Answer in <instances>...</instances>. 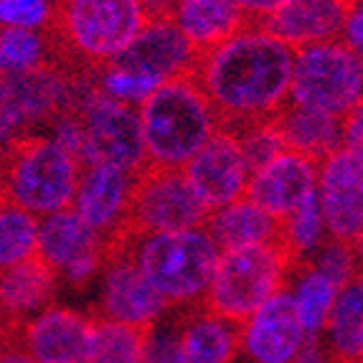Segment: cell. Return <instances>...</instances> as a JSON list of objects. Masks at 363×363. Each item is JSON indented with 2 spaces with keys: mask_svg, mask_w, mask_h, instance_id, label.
<instances>
[{
  "mask_svg": "<svg viewBox=\"0 0 363 363\" xmlns=\"http://www.w3.org/2000/svg\"><path fill=\"white\" fill-rule=\"evenodd\" d=\"M36 252L56 274L82 285L102 269V249L97 234L77 216L74 208L43 216L38 224Z\"/></svg>",
  "mask_w": 363,
  "mask_h": 363,
  "instance_id": "cell-15",
  "label": "cell"
},
{
  "mask_svg": "<svg viewBox=\"0 0 363 363\" xmlns=\"http://www.w3.org/2000/svg\"><path fill=\"white\" fill-rule=\"evenodd\" d=\"M295 282V310H297V318L303 323V330L305 335H318L320 333V328L325 325V318L330 313V305H333L335 295V285L325 274H320L310 264L308 259H297L295 264L290 267V274H287V285ZM285 285V287H287Z\"/></svg>",
  "mask_w": 363,
  "mask_h": 363,
  "instance_id": "cell-26",
  "label": "cell"
},
{
  "mask_svg": "<svg viewBox=\"0 0 363 363\" xmlns=\"http://www.w3.org/2000/svg\"><path fill=\"white\" fill-rule=\"evenodd\" d=\"M199 59L201 54L183 38L173 18H150L128 49L107 64L122 72L165 82L183 74H194Z\"/></svg>",
  "mask_w": 363,
  "mask_h": 363,
  "instance_id": "cell-13",
  "label": "cell"
},
{
  "mask_svg": "<svg viewBox=\"0 0 363 363\" xmlns=\"http://www.w3.org/2000/svg\"><path fill=\"white\" fill-rule=\"evenodd\" d=\"M244 325L186 310L181 325L178 363H229L242 348Z\"/></svg>",
  "mask_w": 363,
  "mask_h": 363,
  "instance_id": "cell-23",
  "label": "cell"
},
{
  "mask_svg": "<svg viewBox=\"0 0 363 363\" xmlns=\"http://www.w3.org/2000/svg\"><path fill=\"white\" fill-rule=\"evenodd\" d=\"M356 8L351 0H287L277 11L257 23V28L287 43L290 49H303L315 43L340 41L343 26Z\"/></svg>",
  "mask_w": 363,
  "mask_h": 363,
  "instance_id": "cell-18",
  "label": "cell"
},
{
  "mask_svg": "<svg viewBox=\"0 0 363 363\" xmlns=\"http://www.w3.org/2000/svg\"><path fill=\"white\" fill-rule=\"evenodd\" d=\"M165 315V313H163ZM163 315L147 330L145 348L140 363H178V351H181V325H183V310L181 318L176 320H163Z\"/></svg>",
  "mask_w": 363,
  "mask_h": 363,
  "instance_id": "cell-31",
  "label": "cell"
},
{
  "mask_svg": "<svg viewBox=\"0 0 363 363\" xmlns=\"http://www.w3.org/2000/svg\"><path fill=\"white\" fill-rule=\"evenodd\" d=\"M38 218L0 196V272L36 255Z\"/></svg>",
  "mask_w": 363,
  "mask_h": 363,
  "instance_id": "cell-28",
  "label": "cell"
},
{
  "mask_svg": "<svg viewBox=\"0 0 363 363\" xmlns=\"http://www.w3.org/2000/svg\"><path fill=\"white\" fill-rule=\"evenodd\" d=\"M143 173V170H140ZM140 173L117 168L109 163H86L82 165L74 211L89 226L99 239V249L109 236L117 234L128 208V199Z\"/></svg>",
  "mask_w": 363,
  "mask_h": 363,
  "instance_id": "cell-16",
  "label": "cell"
},
{
  "mask_svg": "<svg viewBox=\"0 0 363 363\" xmlns=\"http://www.w3.org/2000/svg\"><path fill=\"white\" fill-rule=\"evenodd\" d=\"M318 173H320V160L285 147L249 178L244 199L272 218L282 221L310 194H315Z\"/></svg>",
  "mask_w": 363,
  "mask_h": 363,
  "instance_id": "cell-14",
  "label": "cell"
},
{
  "mask_svg": "<svg viewBox=\"0 0 363 363\" xmlns=\"http://www.w3.org/2000/svg\"><path fill=\"white\" fill-rule=\"evenodd\" d=\"M56 285L59 274L41 259L38 252L6 269L0 277V335L21 333L23 323L54 303Z\"/></svg>",
  "mask_w": 363,
  "mask_h": 363,
  "instance_id": "cell-20",
  "label": "cell"
},
{
  "mask_svg": "<svg viewBox=\"0 0 363 363\" xmlns=\"http://www.w3.org/2000/svg\"><path fill=\"white\" fill-rule=\"evenodd\" d=\"M82 163L46 135H26L0 147V196L33 216L74 206Z\"/></svg>",
  "mask_w": 363,
  "mask_h": 363,
  "instance_id": "cell-3",
  "label": "cell"
},
{
  "mask_svg": "<svg viewBox=\"0 0 363 363\" xmlns=\"http://www.w3.org/2000/svg\"><path fill=\"white\" fill-rule=\"evenodd\" d=\"M140 3L145 8L147 18H170L178 6V0H140Z\"/></svg>",
  "mask_w": 363,
  "mask_h": 363,
  "instance_id": "cell-35",
  "label": "cell"
},
{
  "mask_svg": "<svg viewBox=\"0 0 363 363\" xmlns=\"http://www.w3.org/2000/svg\"><path fill=\"white\" fill-rule=\"evenodd\" d=\"M94 318L49 305L21 328V345L33 363H84Z\"/></svg>",
  "mask_w": 363,
  "mask_h": 363,
  "instance_id": "cell-17",
  "label": "cell"
},
{
  "mask_svg": "<svg viewBox=\"0 0 363 363\" xmlns=\"http://www.w3.org/2000/svg\"><path fill=\"white\" fill-rule=\"evenodd\" d=\"M361 277L351 279L335 295L325 318L330 333V353L335 363H361L363 358V315H361Z\"/></svg>",
  "mask_w": 363,
  "mask_h": 363,
  "instance_id": "cell-25",
  "label": "cell"
},
{
  "mask_svg": "<svg viewBox=\"0 0 363 363\" xmlns=\"http://www.w3.org/2000/svg\"><path fill=\"white\" fill-rule=\"evenodd\" d=\"M147 21L140 0H56L51 28L74 61L97 69L128 49Z\"/></svg>",
  "mask_w": 363,
  "mask_h": 363,
  "instance_id": "cell-6",
  "label": "cell"
},
{
  "mask_svg": "<svg viewBox=\"0 0 363 363\" xmlns=\"http://www.w3.org/2000/svg\"><path fill=\"white\" fill-rule=\"evenodd\" d=\"M135 262L165 308L201 310L218 252L203 229L165 231L135 239Z\"/></svg>",
  "mask_w": 363,
  "mask_h": 363,
  "instance_id": "cell-5",
  "label": "cell"
},
{
  "mask_svg": "<svg viewBox=\"0 0 363 363\" xmlns=\"http://www.w3.org/2000/svg\"><path fill=\"white\" fill-rule=\"evenodd\" d=\"M295 363H335V358L330 348L320 343L318 335H310V340H303V345H300Z\"/></svg>",
  "mask_w": 363,
  "mask_h": 363,
  "instance_id": "cell-33",
  "label": "cell"
},
{
  "mask_svg": "<svg viewBox=\"0 0 363 363\" xmlns=\"http://www.w3.org/2000/svg\"><path fill=\"white\" fill-rule=\"evenodd\" d=\"M340 43H345L351 51L361 54V8H356L348 16V21L343 26V33H340Z\"/></svg>",
  "mask_w": 363,
  "mask_h": 363,
  "instance_id": "cell-34",
  "label": "cell"
},
{
  "mask_svg": "<svg viewBox=\"0 0 363 363\" xmlns=\"http://www.w3.org/2000/svg\"><path fill=\"white\" fill-rule=\"evenodd\" d=\"M147 168L183 170L218 130V120L194 74L165 79L138 107Z\"/></svg>",
  "mask_w": 363,
  "mask_h": 363,
  "instance_id": "cell-2",
  "label": "cell"
},
{
  "mask_svg": "<svg viewBox=\"0 0 363 363\" xmlns=\"http://www.w3.org/2000/svg\"><path fill=\"white\" fill-rule=\"evenodd\" d=\"M183 178L196 194V199L208 208H224L244 199L249 183V168L231 135L216 133L208 143L183 165Z\"/></svg>",
  "mask_w": 363,
  "mask_h": 363,
  "instance_id": "cell-12",
  "label": "cell"
},
{
  "mask_svg": "<svg viewBox=\"0 0 363 363\" xmlns=\"http://www.w3.org/2000/svg\"><path fill=\"white\" fill-rule=\"evenodd\" d=\"M282 3H287V0H234V6L242 11V16L247 18L249 28H257V23H259L264 16H269L272 11H277Z\"/></svg>",
  "mask_w": 363,
  "mask_h": 363,
  "instance_id": "cell-32",
  "label": "cell"
},
{
  "mask_svg": "<svg viewBox=\"0 0 363 363\" xmlns=\"http://www.w3.org/2000/svg\"><path fill=\"white\" fill-rule=\"evenodd\" d=\"M272 125L282 135L290 150L310 155L320 163L330 152L340 150V125H343V120H338V117L323 115L315 109H305L287 102L272 120Z\"/></svg>",
  "mask_w": 363,
  "mask_h": 363,
  "instance_id": "cell-24",
  "label": "cell"
},
{
  "mask_svg": "<svg viewBox=\"0 0 363 363\" xmlns=\"http://www.w3.org/2000/svg\"><path fill=\"white\" fill-rule=\"evenodd\" d=\"M201 229L211 236L218 252H231L242 247H257L282 239V221L272 218L247 199H239L206 216Z\"/></svg>",
  "mask_w": 363,
  "mask_h": 363,
  "instance_id": "cell-22",
  "label": "cell"
},
{
  "mask_svg": "<svg viewBox=\"0 0 363 363\" xmlns=\"http://www.w3.org/2000/svg\"><path fill=\"white\" fill-rule=\"evenodd\" d=\"M295 262L297 257L282 239L221 252L206 297L201 303V313L236 325H247L249 318L267 300L285 290L287 274Z\"/></svg>",
  "mask_w": 363,
  "mask_h": 363,
  "instance_id": "cell-4",
  "label": "cell"
},
{
  "mask_svg": "<svg viewBox=\"0 0 363 363\" xmlns=\"http://www.w3.org/2000/svg\"><path fill=\"white\" fill-rule=\"evenodd\" d=\"M94 318V315H91ZM150 328L122 325L94 318L89 353L84 363H140Z\"/></svg>",
  "mask_w": 363,
  "mask_h": 363,
  "instance_id": "cell-27",
  "label": "cell"
},
{
  "mask_svg": "<svg viewBox=\"0 0 363 363\" xmlns=\"http://www.w3.org/2000/svg\"><path fill=\"white\" fill-rule=\"evenodd\" d=\"M135 239L138 236L128 239L104 259V287L94 318L122 325L150 328L168 308L140 272L133 252Z\"/></svg>",
  "mask_w": 363,
  "mask_h": 363,
  "instance_id": "cell-11",
  "label": "cell"
},
{
  "mask_svg": "<svg viewBox=\"0 0 363 363\" xmlns=\"http://www.w3.org/2000/svg\"><path fill=\"white\" fill-rule=\"evenodd\" d=\"M295 49L259 28H247L196 64L194 79L211 104L218 130L234 135L264 125L290 102Z\"/></svg>",
  "mask_w": 363,
  "mask_h": 363,
  "instance_id": "cell-1",
  "label": "cell"
},
{
  "mask_svg": "<svg viewBox=\"0 0 363 363\" xmlns=\"http://www.w3.org/2000/svg\"><path fill=\"white\" fill-rule=\"evenodd\" d=\"M170 18L201 56L249 28L234 0H178Z\"/></svg>",
  "mask_w": 363,
  "mask_h": 363,
  "instance_id": "cell-21",
  "label": "cell"
},
{
  "mask_svg": "<svg viewBox=\"0 0 363 363\" xmlns=\"http://www.w3.org/2000/svg\"><path fill=\"white\" fill-rule=\"evenodd\" d=\"M303 340V323L287 290L267 300L242 330V348L257 363H292Z\"/></svg>",
  "mask_w": 363,
  "mask_h": 363,
  "instance_id": "cell-19",
  "label": "cell"
},
{
  "mask_svg": "<svg viewBox=\"0 0 363 363\" xmlns=\"http://www.w3.org/2000/svg\"><path fill=\"white\" fill-rule=\"evenodd\" d=\"M208 213L211 211L196 199V194L186 183L183 170L145 165L133 186L120 229L112 236H147L201 229Z\"/></svg>",
  "mask_w": 363,
  "mask_h": 363,
  "instance_id": "cell-9",
  "label": "cell"
},
{
  "mask_svg": "<svg viewBox=\"0 0 363 363\" xmlns=\"http://www.w3.org/2000/svg\"><path fill=\"white\" fill-rule=\"evenodd\" d=\"M56 0H0V28H51Z\"/></svg>",
  "mask_w": 363,
  "mask_h": 363,
  "instance_id": "cell-30",
  "label": "cell"
},
{
  "mask_svg": "<svg viewBox=\"0 0 363 363\" xmlns=\"http://www.w3.org/2000/svg\"><path fill=\"white\" fill-rule=\"evenodd\" d=\"M231 138L236 140V147L242 152L244 163L249 168V178L255 176L257 170L264 168L274 155L285 150V140L277 133L272 122H264V125H252V128H244L239 133H234Z\"/></svg>",
  "mask_w": 363,
  "mask_h": 363,
  "instance_id": "cell-29",
  "label": "cell"
},
{
  "mask_svg": "<svg viewBox=\"0 0 363 363\" xmlns=\"http://www.w3.org/2000/svg\"><path fill=\"white\" fill-rule=\"evenodd\" d=\"M290 102L343 120L361 107V54L340 41L295 49Z\"/></svg>",
  "mask_w": 363,
  "mask_h": 363,
  "instance_id": "cell-8",
  "label": "cell"
},
{
  "mask_svg": "<svg viewBox=\"0 0 363 363\" xmlns=\"http://www.w3.org/2000/svg\"><path fill=\"white\" fill-rule=\"evenodd\" d=\"M69 115L77 120L82 135V150H84L82 165L109 163L133 173L145 170L138 107L99 94L91 77H86L74 86Z\"/></svg>",
  "mask_w": 363,
  "mask_h": 363,
  "instance_id": "cell-7",
  "label": "cell"
},
{
  "mask_svg": "<svg viewBox=\"0 0 363 363\" xmlns=\"http://www.w3.org/2000/svg\"><path fill=\"white\" fill-rule=\"evenodd\" d=\"M363 163L361 152L335 150L320 163V216L335 244L361 255L363 239Z\"/></svg>",
  "mask_w": 363,
  "mask_h": 363,
  "instance_id": "cell-10",
  "label": "cell"
}]
</instances>
